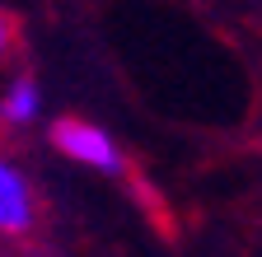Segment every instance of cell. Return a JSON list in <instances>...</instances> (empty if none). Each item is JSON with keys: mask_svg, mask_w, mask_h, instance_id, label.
Wrapping results in <instances>:
<instances>
[{"mask_svg": "<svg viewBox=\"0 0 262 257\" xmlns=\"http://www.w3.org/2000/svg\"><path fill=\"white\" fill-rule=\"evenodd\" d=\"M38 224V192L24 164L0 150V239H28Z\"/></svg>", "mask_w": 262, "mask_h": 257, "instance_id": "7a4b0ae2", "label": "cell"}, {"mask_svg": "<svg viewBox=\"0 0 262 257\" xmlns=\"http://www.w3.org/2000/svg\"><path fill=\"white\" fill-rule=\"evenodd\" d=\"M42 117V89L33 75H10L0 84V126H10V131H24Z\"/></svg>", "mask_w": 262, "mask_h": 257, "instance_id": "3957f363", "label": "cell"}, {"mask_svg": "<svg viewBox=\"0 0 262 257\" xmlns=\"http://www.w3.org/2000/svg\"><path fill=\"white\" fill-rule=\"evenodd\" d=\"M14 42H19V28H14V19H10V10L0 5V71L10 66V56H14Z\"/></svg>", "mask_w": 262, "mask_h": 257, "instance_id": "277c9868", "label": "cell"}, {"mask_svg": "<svg viewBox=\"0 0 262 257\" xmlns=\"http://www.w3.org/2000/svg\"><path fill=\"white\" fill-rule=\"evenodd\" d=\"M52 145L71 159V164L94 169V173H103V178H122L126 173L122 145L103 131V126H94L84 117H61V122H52Z\"/></svg>", "mask_w": 262, "mask_h": 257, "instance_id": "6da1fadb", "label": "cell"}]
</instances>
